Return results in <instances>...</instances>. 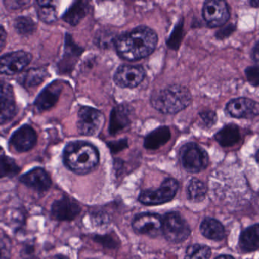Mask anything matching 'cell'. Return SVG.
<instances>
[{
    "mask_svg": "<svg viewBox=\"0 0 259 259\" xmlns=\"http://www.w3.org/2000/svg\"><path fill=\"white\" fill-rule=\"evenodd\" d=\"M131 122V109L125 104H119L112 110L110 113L109 133L111 136L117 134L126 128Z\"/></svg>",
    "mask_w": 259,
    "mask_h": 259,
    "instance_id": "18",
    "label": "cell"
},
{
    "mask_svg": "<svg viewBox=\"0 0 259 259\" xmlns=\"http://www.w3.org/2000/svg\"><path fill=\"white\" fill-rule=\"evenodd\" d=\"M53 259H68V258H66V257H63V256L59 255V256H56V257Z\"/></svg>",
    "mask_w": 259,
    "mask_h": 259,
    "instance_id": "41",
    "label": "cell"
},
{
    "mask_svg": "<svg viewBox=\"0 0 259 259\" xmlns=\"http://www.w3.org/2000/svg\"><path fill=\"white\" fill-rule=\"evenodd\" d=\"M48 75V72L43 68L31 69L27 71L19 78V82L24 87L31 89V88L36 87V86L41 84Z\"/></svg>",
    "mask_w": 259,
    "mask_h": 259,
    "instance_id": "25",
    "label": "cell"
},
{
    "mask_svg": "<svg viewBox=\"0 0 259 259\" xmlns=\"http://www.w3.org/2000/svg\"><path fill=\"white\" fill-rule=\"evenodd\" d=\"M216 259H235L234 257H232L230 255H227V254H224V255L218 256Z\"/></svg>",
    "mask_w": 259,
    "mask_h": 259,
    "instance_id": "39",
    "label": "cell"
},
{
    "mask_svg": "<svg viewBox=\"0 0 259 259\" xmlns=\"http://www.w3.org/2000/svg\"><path fill=\"white\" fill-rule=\"evenodd\" d=\"M14 28L21 35L29 36L35 32L37 25L31 18L20 16L15 20Z\"/></svg>",
    "mask_w": 259,
    "mask_h": 259,
    "instance_id": "28",
    "label": "cell"
},
{
    "mask_svg": "<svg viewBox=\"0 0 259 259\" xmlns=\"http://www.w3.org/2000/svg\"><path fill=\"white\" fill-rule=\"evenodd\" d=\"M145 71L140 66L123 65L119 66L114 75V81L121 88L136 87L144 80Z\"/></svg>",
    "mask_w": 259,
    "mask_h": 259,
    "instance_id": "11",
    "label": "cell"
},
{
    "mask_svg": "<svg viewBox=\"0 0 259 259\" xmlns=\"http://www.w3.org/2000/svg\"><path fill=\"white\" fill-rule=\"evenodd\" d=\"M256 159H257V162L259 163V151H257V154H256Z\"/></svg>",
    "mask_w": 259,
    "mask_h": 259,
    "instance_id": "42",
    "label": "cell"
},
{
    "mask_svg": "<svg viewBox=\"0 0 259 259\" xmlns=\"http://www.w3.org/2000/svg\"><path fill=\"white\" fill-rule=\"evenodd\" d=\"M37 140L35 130L30 125H25L13 133L10 139V145L17 152H26L34 148Z\"/></svg>",
    "mask_w": 259,
    "mask_h": 259,
    "instance_id": "13",
    "label": "cell"
},
{
    "mask_svg": "<svg viewBox=\"0 0 259 259\" xmlns=\"http://www.w3.org/2000/svg\"><path fill=\"white\" fill-rule=\"evenodd\" d=\"M6 40H7V33L4 27L1 26V31H0V49L3 51L5 46Z\"/></svg>",
    "mask_w": 259,
    "mask_h": 259,
    "instance_id": "37",
    "label": "cell"
},
{
    "mask_svg": "<svg viewBox=\"0 0 259 259\" xmlns=\"http://www.w3.org/2000/svg\"><path fill=\"white\" fill-rule=\"evenodd\" d=\"M65 165L77 174H87L99 163V153L94 145L84 141L68 144L63 151Z\"/></svg>",
    "mask_w": 259,
    "mask_h": 259,
    "instance_id": "2",
    "label": "cell"
},
{
    "mask_svg": "<svg viewBox=\"0 0 259 259\" xmlns=\"http://www.w3.org/2000/svg\"><path fill=\"white\" fill-rule=\"evenodd\" d=\"M203 18L210 28L222 26L230 19L227 3L221 0H209L203 7Z\"/></svg>",
    "mask_w": 259,
    "mask_h": 259,
    "instance_id": "8",
    "label": "cell"
},
{
    "mask_svg": "<svg viewBox=\"0 0 259 259\" xmlns=\"http://www.w3.org/2000/svg\"><path fill=\"white\" fill-rule=\"evenodd\" d=\"M207 192V187L201 180L192 179L187 188V195L189 200L200 201L204 199Z\"/></svg>",
    "mask_w": 259,
    "mask_h": 259,
    "instance_id": "27",
    "label": "cell"
},
{
    "mask_svg": "<svg viewBox=\"0 0 259 259\" xmlns=\"http://www.w3.org/2000/svg\"><path fill=\"white\" fill-rule=\"evenodd\" d=\"M157 40L154 31L148 27L139 26L118 37L115 45L121 58L136 61L152 54L157 47Z\"/></svg>",
    "mask_w": 259,
    "mask_h": 259,
    "instance_id": "1",
    "label": "cell"
},
{
    "mask_svg": "<svg viewBox=\"0 0 259 259\" xmlns=\"http://www.w3.org/2000/svg\"><path fill=\"white\" fill-rule=\"evenodd\" d=\"M63 84L56 81L47 86L34 101V107L38 112H43L52 108L60 98Z\"/></svg>",
    "mask_w": 259,
    "mask_h": 259,
    "instance_id": "14",
    "label": "cell"
},
{
    "mask_svg": "<svg viewBox=\"0 0 259 259\" xmlns=\"http://www.w3.org/2000/svg\"><path fill=\"white\" fill-rule=\"evenodd\" d=\"M20 181L37 192H47L51 188V179L43 168L37 167L20 177Z\"/></svg>",
    "mask_w": 259,
    "mask_h": 259,
    "instance_id": "15",
    "label": "cell"
},
{
    "mask_svg": "<svg viewBox=\"0 0 259 259\" xmlns=\"http://www.w3.org/2000/svg\"><path fill=\"white\" fill-rule=\"evenodd\" d=\"M227 110L233 117L251 119L259 116V104L249 98H236L227 104Z\"/></svg>",
    "mask_w": 259,
    "mask_h": 259,
    "instance_id": "12",
    "label": "cell"
},
{
    "mask_svg": "<svg viewBox=\"0 0 259 259\" xmlns=\"http://www.w3.org/2000/svg\"><path fill=\"white\" fill-rule=\"evenodd\" d=\"M245 75L250 84L253 86H259V67L250 66L245 69Z\"/></svg>",
    "mask_w": 259,
    "mask_h": 259,
    "instance_id": "32",
    "label": "cell"
},
{
    "mask_svg": "<svg viewBox=\"0 0 259 259\" xmlns=\"http://www.w3.org/2000/svg\"><path fill=\"white\" fill-rule=\"evenodd\" d=\"M179 184L174 179H166L159 189H147L141 192L139 200L145 205H159L169 202L175 197Z\"/></svg>",
    "mask_w": 259,
    "mask_h": 259,
    "instance_id": "6",
    "label": "cell"
},
{
    "mask_svg": "<svg viewBox=\"0 0 259 259\" xmlns=\"http://www.w3.org/2000/svg\"><path fill=\"white\" fill-rule=\"evenodd\" d=\"M109 148L113 154L119 152L128 147V140L127 139H119L118 141L110 142L108 143Z\"/></svg>",
    "mask_w": 259,
    "mask_h": 259,
    "instance_id": "33",
    "label": "cell"
},
{
    "mask_svg": "<svg viewBox=\"0 0 259 259\" xmlns=\"http://www.w3.org/2000/svg\"><path fill=\"white\" fill-rule=\"evenodd\" d=\"M89 259H95V258H89Z\"/></svg>",
    "mask_w": 259,
    "mask_h": 259,
    "instance_id": "43",
    "label": "cell"
},
{
    "mask_svg": "<svg viewBox=\"0 0 259 259\" xmlns=\"http://www.w3.org/2000/svg\"><path fill=\"white\" fill-rule=\"evenodd\" d=\"M215 139L221 146H233L240 139L239 128L234 124H229L215 135Z\"/></svg>",
    "mask_w": 259,
    "mask_h": 259,
    "instance_id": "24",
    "label": "cell"
},
{
    "mask_svg": "<svg viewBox=\"0 0 259 259\" xmlns=\"http://www.w3.org/2000/svg\"><path fill=\"white\" fill-rule=\"evenodd\" d=\"M201 119L207 126H211L217 121V115L213 111H204L200 113Z\"/></svg>",
    "mask_w": 259,
    "mask_h": 259,
    "instance_id": "34",
    "label": "cell"
},
{
    "mask_svg": "<svg viewBox=\"0 0 259 259\" xmlns=\"http://www.w3.org/2000/svg\"><path fill=\"white\" fill-rule=\"evenodd\" d=\"M200 230L206 238L212 240H221L225 236L224 226L213 218L204 219L201 223Z\"/></svg>",
    "mask_w": 259,
    "mask_h": 259,
    "instance_id": "23",
    "label": "cell"
},
{
    "mask_svg": "<svg viewBox=\"0 0 259 259\" xmlns=\"http://www.w3.org/2000/svg\"><path fill=\"white\" fill-rule=\"evenodd\" d=\"M171 134L167 126H160L146 136L144 146L146 149L156 150L164 145L170 139Z\"/></svg>",
    "mask_w": 259,
    "mask_h": 259,
    "instance_id": "22",
    "label": "cell"
},
{
    "mask_svg": "<svg viewBox=\"0 0 259 259\" xmlns=\"http://www.w3.org/2000/svg\"><path fill=\"white\" fill-rule=\"evenodd\" d=\"M51 212L58 221H71L79 214L81 207L73 200L63 198L53 204Z\"/></svg>",
    "mask_w": 259,
    "mask_h": 259,
    "instance_id": "16",
    "label": "cell"
},
{
    "mask_svg": "<svg viewBox=\"0 0 259 259\" xmlns=\"http://www.w3.org/2000/svg\"><path fill=\"white\" fill-rule=\"evenodd\" d=\"M162 233L166 240L180 243L189 237L191 230L189 224L180 213L169 212L163 218Z\"/></svg>",
    "mask_w": 259,
    "mask_h": 259,
    "instance_id": "4",
    "label": "cell"
},
{
    "mask_svg": "<svg viewBox=\"0 0 259 259\" xmlns=\"http://www.w3.org/2000/svg\"><path fill=\"white\" fill-rule=\"evenodd\" d=\"M252 57L254 61L259 65V42L256 44L252 51Z\"/></svg>",
    "mask_w": 259,
    "mask_h": 259,
    "instance_id": "38",
    "label": "cell"
},
{
    "mask_svg": "<svg viewBox=\"0 0 259 259\" xmlns=\"http://www.w3.org/2000/svg\"><path fill=\"white\" fill-rule=\"evenodd\" d=\"M81 52L82 49L75 45L71 36L66 34L64 54L59 65L60 72H66L70 71L75 66Z\"/></svg>",
    "mask_w": 259,
    "mask_h": 259,
    "instance_id": "19",
    "label": "cell"
},
{
    "mask_svg": "<svg viewBox=\"0 0 259 259\" xmlns=\"http://www.w3.org/2000/svg\"><path fill=\"white\" fill-rule=\"evenodd\" d=\"M20 168L13 159L3 154L0 160V174L1 177H13L17 175Z\"/></svg>",
    "mask_w": 259,
    "mask_h": 259,
    "instance_id": "29",
    "label": "cell"
},
{
    "mask_svg": "<svg viewBox=\"0 0 259 259\" xmlns=\"http://www.w3.org/2000/svg\"><path fill=\"white\" fill-rule=\"evenodd\" d=\"M1 124L11 120L16 113V100L12 86L6 81H1Z\"/></svg>",
    "mask_w": 259,
    "mask_h": 259,
    "instance_id": "17",
    "label": "cell"
},
{
    "mask_svg": "<svg viewBox=\"0 0 259 259\" xmlns=\"http://www.w3.org/2000/svg\"><path fill=\"white\" fill-rule=\"evenodd\" d=\"M210 254L211 251L208 247L196 244L188 247L185 259H209Z\"/></svg>",
    "mask_w": 259,
    "mask_h": 259,
    "instance_id": "30",
    "label": "cell"
},
{
    "mask_svg": "<svg viewBox=\"0 0 259 259\" xmlns=\"http://www.w3.org/2000/svg\"><path fill=\"white\" fill-rule=\"evenodd\" d=\"M239 247L245 252H251L259 248V224L251 226L241 233Z\"/></svg>",
    "mask_w": 259,
    "mask_h": 259,
    "instance_id": "21",
    "label": "cell"
},
{
    "mask_svg": "<svg viewBox=\"0 0 259 259\" xmlns=\"http://www.w3.org/2000/svg\"><path fill=\"white\" fill-rule=\"evenodd\" d=\"M192 95L186 88L170 85L155 92L151 98V105L163 114H176L189 107Z\"/></svg>",
    "mask_w": 259,
    "mask_h": 259,
    "instance_id": "3",
    "label": "cell"
},
{
    "mask_svg": "<svg viewBox=\"0 0 259 259\" xmlns=\"http://www.w3.org/2000/svg\"><path fill=\"white\" fill-rule=\"evenodd\" d=\"M235 26L233 24H230L228 26L225 27L223 29L220 30L217 34V37L220 39H224L230 36L234 31Z\"/></svg>",
    "mask_w": 259,
    "mask_h": 259,
    "instance_id": "35",
    "label": "cell"
},
{
    "mask_svg": "<svg viewBox=\"0 0 259 259\" xmlns=\"http://www.w3.org/2000/svg\"><path fill=\"white\" fill-rule=\"evenodd\" d=\"M37 16L42 22L45 23H53L57 21V13L55 6L51 1H37Z\"/></svg>",
    "mask_w": 259,
    "mask_h": 259,
    "instance_id": "26",
    "label": "cell"
},
{
    "mask_svg": "<svg viewBox=\"0 0 259 259\" xmlns=\"http://www.w3.org/2000/svg\"><path fill=\"white\" fill-rule=\"evenodd\" d=\"M180 160L183 167L190 172L204 170L209 163V157L202 148L195 143L186 144L180 152Z\"/></svg>",
    "mask_w": 259,
    "mask_h": 259,
    "instance_id": "5",
    "label": "cell"
},
{
    "mask_svg": "<svg viewBox=\"0 0 259 259\" xmlns=\"http://www.w3.org/2000/svg\"><path fill=\"white\" fill-rule=\"evenodd\" d=\"M30 2H25V1H7V2L5 1L4 4H5V5L7 6L8 8L11 9V10H16V9H19L24 7L25 4H28Z\"/></svg>",
    "mask_w": 259,
    "mask_h": 259,
    "instance_id": "36",
    "label": "cell"
},
{
    "mask_svg": "<svg viewBox=\"0 0 259 259\" xmlns=\"http://www.w3.org/2000/svg\"><path fill=\"white\" fill-rule=\"evenodd\" d=\"M32 60V55L26 51H19L4 54L0 59L1 73L11 75L23 70Z\"/></svg>",
    "mask_w": 259,
    "mask_h": 259,
    "instance_id": "10",
    "label": "cell"
},
{
    "mask_svg": "<svg viewBox=\"0 0 259 259\" xmlns=\"http://www.w3.org/2000/svg\"><path fill=\"white\" fill-rule=\"evenodd\" d=\"M133 227L139 234L156 237L162 232L163 219L157 213H140L133 220Z\"/></svg>",
    "mask_w": 259,
    "mask_h": 259,
    "instance_id": "9",
    "label": "cell"
},
{
    "mask_svg": "<svg viewBox=\"0 0 259 259\" xmlns=\"http://www.w3.org/2000/svg\"><path fill=\"white\" fill-rule=\"evenodd\" d=\"M183 21H180L172 31L167 40V45L172 50H177L180 47L182 37H183Z\"/></svg>",
    "mask_w": 259,
    "mask_h": 259,
    "instance_id": "31",
    "label": "cell"
},
{
    "mask_svg": "<svg viewBox=\"0 0 259 259\" xmlns=\"http://www.w3.org/2000/svg\"><path fill=\"white\" fill-rule=\"evenodd\" d=\"M251 7H259V0H253L250 2Z\"/></svg>",
    "mask_w": 259,
    "mask_h": 259,
    "instance_id": "40",
    "label": "cell"
},
{
    "mask_svg": "<svg viewBox=\"0 0 259 259\" xmlns=\"http://www.w3.org/2000/svg\"><path fill=\"white\" fill-rule=\"evenodd\" d=\"M90 5L85 1H76L63 15V21L72 26H76L87 16Z\"/></svg>",
    "mask_w": 259,
    "mask_h": 259,
    "instance_id": "20",
    "label": "cell"
},
{
    "mask_svg": "<svg viewBox=\"0 0 259 259\" xmlns=\"http://www.w3.org/2000/svg\"><path fill=\"white\" fill-rule=\"evenodd\" d=\"M104 115L100 110L90 107H83L78 114L77 128L82 136H95L104 126Z\"/></svg>",
    "mask_w": 259,
    "mask_h": 259,
    "instance_id": "7",
    "label": "cell"
}]
</instances>
